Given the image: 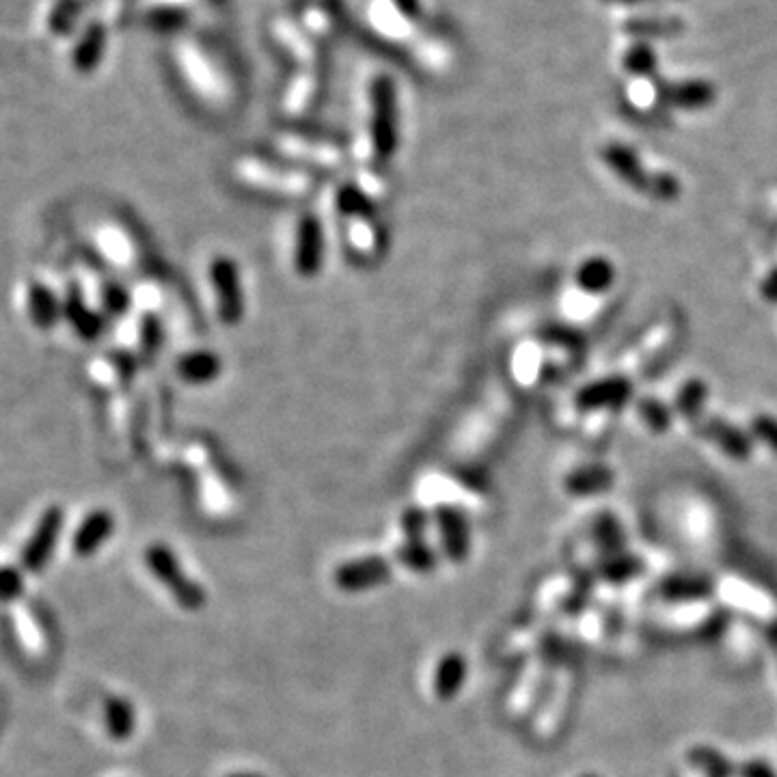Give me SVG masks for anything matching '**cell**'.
Instances as JSON below:
<instances>
[{"label": "cell", "instance_id": "cell-6", "mask_svg": "<svg viewBox=\"0 0 777 777\" xmlns=\"http://www.w3.org/2000/svg\"><path fill=\"white\" fill-rule=\"evenodd\" d=\"M324 264V229L318 216L307 214L298 221L294 242V268L301 277H316Z\"/></svg>", "mask_w": 777, "mask_h": 777}, {"label": "cell", "instance_id": "cell-15", "mask_svg": "<svg viewBox=\"0 0 777 777\" xmlns=\"http://www.w3.org/2000/svg\"><path fill=\"white\" fill-rule=\"evenodd\" d=\"M426 527H428V514L421 508H408L402 514V529L406 540L424 538Z\"/></svg>", "mask_w": 777, "mask_h": 777}, {"label": "cell", "instance_id": "cell-3", "mask_svg": "<svg viewBox=\"0 0 777 777\" xmlns=\"http://www.w3.org/2000/svg\"><path fill=\"white\" fill-rule=\"evenodd\" d=\"M236 177L242 184L279 195H303L309 193L313 184L311 177L305 173L268 165L264 160H240L236 167Z\"/></svg>", "mask_w": 777, "mask_h": 777}, {"label": "cell", "instance_id": "cell-18", "mask_svg": "<svg viewBox=\"0 0 777 777\" xmlns=\"http://www.w3.org/2000/svg\"><path fill=\"white\" fill-rule=\"evenodd\" d=\"M626 65H629L631 72H635V74H646L652 70L654 54L650 52L648 46H635L629 52V57H626Z\"/></svg>", "mask_w": 777, "mask_h": 777}, {"label": "cell", "instance_id": "cell-14", "mask_svg": "<svg viewBox=\"0 0 777 777\" xmlns=\"http://www.w3.org/2000/svg\"><path fill=\"white\" fill-rule=\"evenodd\" d=\"M398 560L415 575H430L436 568V553L432 547H428L424 538L406 540L398 549Z\"/></svg>", "mask_w": 777, "mask_h": 777}, {"label": "cell", "instance_id": "cell-19", "mask_svg": "<svg viewBox=\"0 0 777 777\" xmlns=\"http://www.w3.org/2000/svg\"><path fill=\"white\" fill-rule=\"evenodd\" d=\"M674 93L680 106H698L711 98V89L706 85H685L683 89H676Z\"/></svg>", "mask_w": 777, "mask_h": 777}, {"label": "cell", "instance_id": "cell-20", "mask_svg": "<svg viewBox=\"0 0 777 777\" xmlns=\"http://www.w3.org/2000/svg\"><path fill=\"white\" fill-rule=\"evenodd\" d=\"M227 777H266V775H259V773H251V771H236V773H229Z\"/></svg>", "mask_w": 777, "mask_h": 777}, {"label": "cell", "instance_id": "cell-10", "mask_svg": "<svg viewBox=\"0 0 777 777\" xmlns=\"http://www.w3.org/2000/svg\"><path fill=\"white\" fill-rule=\"evenodd\" d=\"M115 529V518L111 512L106 510H93L83 525L78 527L76 536H74V551L80 557H89L95 551H98L102 544L108 542V538L113 536Z\"/></svg>", "mask_w": 777, "mask_h": 777}, {"label": "cell", "instance_id": "cell-1", "mask_svg": "<svg viewBox=\"0 0 777 777\" xmlns=\"http://www.w3.org/2000/svg\"><path fill=\"white\" fill-rule=\"evenodd\" d=\"M337 210L348 223V242L354 251L361 257H378L383 253L385 231L370 195L357 186H344L337 195Z\"/></svg>", "mask_w": 777, "mask_h": 777}, {"label": "cell", "instance_id": "cell-11", "mask_svg": "<svg viewBox=\"0 0 777 777\" xmlns=\"http://www.w3.org/2000/svg\"><path fill=\"white\" fill-rule=\"evenodd\" d=\"M469 665L460 652H447L434 670V695L441 702L454 700L467 680Z\"/></svg>", "mask_w": 777, "mask_h": 777}, {"label": "cell", "instance_id": "cell-2", "mask_svg": "<svg viewBox=\"0 0 777 777\" xmlns=\"http://www.w3.org/2000/svg\"><path fill=\"white\" fill-rule=\"evenodd\" d=\"M145 564L152 577L167 588L175 603L184 611H201L208 603V594L193 577H188L180 557L167 544L154 542L145 551Z\"/></svg>", "mask_w": 777, "mask_h": 777}, {"label": "cell", "instance_id": "cell-21", "mask_svg": "<svg viewBox=\"0 0 777 777\" xmlns=\"http://www.w3.org/2000/svg\"><path fill=\"white\" fill-rule=\"evenodd\" d=\"M611 3H637V0H611Z\"/></svg>", "mask_w": 777, "mask_h": 777}, {"label": "cell", "instance_id": "cell-17", "mask_svg": "<svg viewBox=\"0 0 777 777\" xmlns=\"http://www.w3.org/2000/svg\"><path fill=\"white\" fill-rule=\"evenodd\" d=\"M22 594V575L16 568H0V601L11 603Z\"/></svg>", "mask_w": 777, "mask_h": 777}, {"label": "cell", "instance_id": "cell-5", "mask_svg": "<svg viewBox=\"0 0 777 777\" xmlns=\"http://www.w3.org/2000/svg\"><path fill=\"white\" fill-rule=\"evenodd\" d=\"M391 575H393V568L387 557L367 555V557H357V560L339 564L333 575V581L337 588L346 594H361L389 583Z\"/></svg>", "mask_w": 777, "mask_h": 777}, {"label": "cell", "instance_id": "cell-7", "mask_svg": "<svg viewBox=\"0 0 777 777\" xmlns=\"http://www.w3.org/2000/svg\"><path fill=\"white\" fill-rule=\"evenodd\" d=\"M61 527H63V512L61 508H50L46 510V514L39 518V525L35 529L33 538L29 540V544H26L24 549V568L31 570V572H39L46 562L48 557L52 555L54 547H57V540H59V534H61Z\"/></svg>", "mask_w": 777, "mask_h": 777}, {"label": "cell", "instance_id": "cell-8", "mask_svg": "<svg viewBox=\"0 0 777 777\" xmlns=\"http://www.w3.org/2000/svg\"><path fill=\"white\" fill-rule=\"evenodd\" d=\"M395 108L393 95L387 85H378L374 93V115H372V145L378 160H389L395 152Z\"/></svg>", "mask_w": 777, "mask_h": 777}, {"label": "cell", "instance_id": "cell-12", "mask_svg": "<svg viewBox=\"0 0 777 777\" xmlns=\"http://www.w3.org/2000/svg\"><path fill=\"white\" fill-rule=\"evenodd\" d=\"M223 372V363L214 352L208 350H195L186 352L184 357L177 361V374L188 385H208L216 380Z\"/></svg>", "mask_w": 777, "mask_h": 777}, {"label": "cell", "instance_id": "cell-9", "mask_svg": "<svg viewBox=\"0 0 777 777\" xmlns=\"http://www.w3.org/2000/svg\"><path fill=\"white\" fill-rule=\"evenodd\" d=\"M436 525H439L445 555L456 564L465 562L471 544L467 516L452 506H441L436 508Z\"/></svg>", "mask_w": 777, "mask_h": 777}, {"label": "cell", "instance_id": "cell-4", "mask_svg": "<svg viewBox=\"0 0 777 777\" xmlns=\"http://www.w3.org/2000/svg\"><path fill=\"white\" fill-rule=\"evenodd\" d=\"M210 281L216 296L218 318L236 326L244 316V288L238 264L231 257H216L210 264Z\"/></svg>", "mask_w": 777, "mask_h": 777}, {"label": "cell", "instance_id": "cell-13", "mask_svg": "<svg viewBox=\"0 0 777 777\" xmlns=\"http://www.w3.org/2000/svg\"><path fill=\"white\" fill-rule=\"evenodd\" d=\"M104 721L106 730L115 741H126L134 734L136 728V711L130 700L113 695L104 704Z\"/></svg>", "mask_w": 777, "mask_h": 777}, {"label": "cell", "instance_id": "cell-16", "mask_svg": "<svg viewBox=\"0 0 777 777\" xmlns=\"http://www.w3.org/2000/svg\"><path fill=\"white\" fill-rule=\"evenodd\" d=\"M31 309H33V316L37 322L42 324H48L52 318H54V298L50 292L42 290V288H33L31 292Z\"/></svg>", "mask_w": 777, "mask_h": 777}]
</instances>
